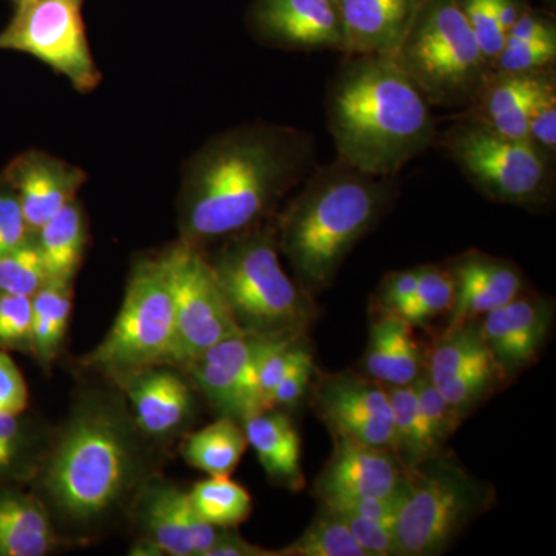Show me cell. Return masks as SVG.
Returning <instances> with one entry per match:
<instances>
[{"instance_id": "44dd1931", "label": "cell", "mask_w": 556, "mask_h": 556, "mask_svg": "<svg viewBox=\"0 0 556 556\" xmlns=\"http://www.w3.org/2000/svg\"><path fill=\"white\" fill-rule=\"evenodd\" d=\"M552 70L555 67L533 73H490L464 115L506 137L527 139L530 109Z\"/></svg>"}, {"instance_id": "2e32d148", "label": "cell", "mask_w": 556, "mask_h": 556, "mask_svg": "<svg viewBox=\"0 0 556 556\" xmlns=\"http://www.w3.org/2000/svg\"><path fill=\"white\" fill-rule=\"evenodd\" d=\"M552 320L554 308L548 300L525 294L481 317L482 339L506 378L536 362Z\"/></svg>"}, {"instance_id": "d590c367", "label": "cell", "mask_w": 556, "mask_h": 556, "mask_svg": "<svg viewBox=\"0 0 556 556\" xmlns=\"http://www.w3.org/2000/svg\"><path fill=\"white\" fill-rule=\"evenodd\" d=\"M456 3L463 11L471 31L477 36L485 61L492 68L493 62L506 42V33L497 20L496 0H456Z\"/></svg>"}, {"instance_id": "7c38bea8", "label": "cell", "mask_w": 556, "mask_h": 556, "mask_svg": "<svg viewBox=\"0 0 556 556\" xmlns=\"http://www.w3.org/2000/svg\"><path fill=\"white\" fill-rule=\"evenodd\" d=\"M313 407L332 437L393 450V412L379 380L351 371L321 376Z\"/></svg>"}, {"instance_id": "4316f807", "label": "cell", "mask_w": 556, "mask_h": 556, "mask_svg": "<svg viewBox=\"0 0 556 556\" xmlns=\"http://www.w3.org/2000/svg\"><path fill=\"white\" fill-rule=\"evenodd\" d=\"M493 365L497 367L482 339L478 320H470L450 324L447 331L431 348L426 372L431 382H439L459 372Z\"/></svg>"}, {"instance_id": "7bdbcfd3", "label": "cell", "mask_w": 556, "mask_h": 556, "mask_svg": "<svg viewBox=\"0 0 556 556\" xmlns=\"http://www.w3.org/2000/svg\"><path fill=\"white\" fill-rule=\"evenodd\" d=\"M399 501H401V495L394 497L358 496L336 497V500L321 501V504L331 508V510L338 511V514L372 519V521L382 522V525L390 526L393 529Z\"/></svg>"}, {"instance_id": "8fae6325", "label": "cell", "mask_w": 556, "mask_h": 556, "mask_svg": "<svg viewBox=\"0 0 556 556\" xmlns=\"http://www.w3.org/2000/svg\"><path fill=\"white\" fill-rule=\"evenodd\" d=\"M0 50L30 54L89 93L102 75L91 54L83 17V0H30L14 7L0 31Z\"/></svg>"}, {"instance_id": "5b68a950", "label": "cell", "mask_w": 556, "mask_h": 556, "mask_svg": "<svg viewBox=\"0 0 556 556\" xmlns=\"http://www.w3.org/2000/svg\"><path fill=\"white\" fill-rule=\"evenodd\" d=\"M207 260L241 331L303 336L314 320L311 295L281 266L276 226L270 223L222 240Z\"/></svg>"}, {"instance_id": "7a4b0ae2", "label": "cell", "mask_w": 556, "mask_h": 556, "mask_svg": "<svg viewBox=\"0 0 556 556\" xmlns=\"http://www.w3.org/2000/svg\"><path fill=\"white\" fill-rule=\"evenodd\" d=\"M338 159L367 174L397 177L434 146L430 102L393 54H346L327 94Z\"/></svg>"}, {"instance_id": "f6af8a7d", "label": "cell", "mask_w": 556, "mask_h": 556, "mask_svg": "<svg viewBox=\"0 0 556 556\" xmlns=\"http://www.w3.org/2000/svg\"><path fill=\"white\" fill-rule=\"evenodd\" d=\"M314 371H316V365H314L313 357L300 364L298 368L292 369L287 378L278 383L276 391H274L273 397H270L269 409L288 408L298 404L300 399L305 396L306 391H308Z\"/></svg>"}, {"instance_id": "f35d334b", "label": "cell", "mask_w": 556, "mask_h": 556, "mask_svg": "<svg viewBox=\"0 0 556 556\" xmlns=\"http://www.w3.org/2000/svg\"><path fill=\"white\" fill-rule=\"evenodd\" d=\"M21 416L0 415V478L16 471L30 453V434Z\"/></svg>"}, {"instance_id": "83f0119b", "label": "cell", "mask_w": 556, "mask_h": 556, "mask_svg": "<svg viewBox=\"0 0 556 556\" xmlns=\"http://www.w3.org/2000/svg\"><path fill=\"white\" fill-rule=\"evenodd\" d=\"M192 510L201 521L219 529H233L247 521L252 511L248 490L229 477H208L188 492Z\"/></svg>"}, {"instance_id": "1f68e13d", "label": "cell", "mask_w": 556, "mask_h": 556, "mask_svg": "<svg viewBox=\"0 0 556 556\" xmlns=\"http://www.w3.org/2000/svg\"><path fill=\"white\" fill-rule=\"evenodd\" d=\"M49 280L35 233L0 257V294L33 298Z\"/></svg>"}, {"instance_id": "4fadbf2b", "label": "cell", "mask_w": 556, "mask_h": 556, "mask_svg": "<svg viewBox=\"0 0 556 556\" xmlns=\"http://www.w3.org/2000/svg\"><path fill=\"white\" fill-rule=\"evenodd\" d=\"M248 22L266 46L346 54L345 30L334 0H252Z\"/></svg>"}, {"instance_id": "6da1fadb", "label": "cell", "mask_w": 556, "mask_h": 556, "mask_svg": "<svg viewBox=\"0 0 556 556\" xmlns=\"http://www.w3.org/2000/svg\"><path fill=\"white\" fill-rule=\"evenodd\" d=\"M316 166L317 142L309 131L270 123L222 131L186 166L179 240L203 249L268 222Z\"/></svg>"}, {"instance_id": "4dcf8cb0", "label": "cell", "mask_w": 556, "mask_h": 556, "mask_svg": "<svg viewBox=\"0 0 556 556\" xmlns=\"http://www.w3.org/2000/svg\"><path fill=\"white\" fill-rule=\"evenodd\" d=\"M455 294V280L445 265H422L415 294L399 317L412 327L427 324L442 314L452 313Z\"/></svg>"}, {"instance_id": "bcb514c9", "label": "cell", "mask_w": 556, "mask_h": 556, "mask_svg": "<svg viewBox=\"0 0 556 556\" xmlns=\"http://www.w3.org/2000/svg\"><path fill=\"white\" fill-rule=\"evenodd\" d=\"M206 556H277V551L254 546L239 533L223 529L214 546L208 548Z\"/></svg>"}, {"instance_id": "ac0fdd59", "label": "cell", "mask_w": 556, "mask_h": 556, "mask_svg": "<svg viewBox=\"0 0 556 556\" xmlns=\"http://www.w3.org/2000/svg\"><path fill=\"white\" fill-rule=\"evenodd\" d=\"M455 280V305L450 324L479 320L490 311L522 294L525 277L514 262L485 252H464L445 265Z\"/></svg>"}, {"instance_id": "52a82bcc", "label": "cell", "mask_w": 556, "mask_h": 556, "mask_svg": "<svg viewBox=\"0 0 556 556\" xmlns=\"http://www.w3.org/2000/svg\"><path fill=\"white\" fill-rule=\"evenodd\" d=\"M393 58L431 108L466 110L492 73L456 0H427Z\"/></svg>"}, {"instance_id": "60d3db41", "label": "cell", "mask_w": 556, "mask_h": 556, "mask_svg": "<svg viewBox=\"0 0 556 556\" xmlns=\"http://www.w3.org/2000/svg\"><path fill=\"white\" fill-rule=\"evenodd\" d=\"M420 266L404 270H394L383 278L376 292V306L383 316H401L408 305L419 281Z\"/></svg>"}, {"instance_id": "e575fe53", "label": "cell", "mask_w": 556, "mask_h": 556, "mask_svg": "<svg viewBox=\"0 0 556 556\" xmlns=\"http://www.w3.org/2000/svg\"><path fill=\"white\" fill-rule=\"evenodd\" d=\"M556 36L526 42H506L492 65V72L533 73L555 67Z\"/></svg>"}, {"instance_id": "7402d4cb", "label": "cell", "mask_w": 556, "mask_h": 556, "mask_svg": "<svg viewBox=\"0 0 556 556\" xmlns=\"http://www.w3.org/2000/svg\"><path fill=\"white\" fill-rule=\"evenodd\" d=\"M241 426L266 475L292 492L302 490L305 485L300 464L302 445L292 420L278 408H270L244 417Z\"/></svg>"}, {"instance_id": "603a6c76", "label": "cell", "mask_w": 556, "mask_h": 556, "mask_svg": "<svg viewBox=\"0 0 556 556\" xmlns=\"http://www.w3.org/2000/svg\"><path fill=\"white\" fill-rule=\"evenodd\" d=\"M58 543L49 510L21 492L0 495V556H43Z\"/></svg>"}, {"instance_id": "ffe728a7", "label": "cell", "mask_w": 556, "mask_h": 556, "mask_svg": "<svg viewBox=\"0 0 556 556\" xmlns=\"http://www.w3.org/2000/svg\"><path fill=\"white\" fill-rule=\"evenodd\" d=\"M346 54H394L427 0H334Z\"/></svg>"}, {"instance_id": "7dc6e473", "label": "cell", "mask_w": 556, "mask_h": 556, "mask_svg": "<svg viewBox=\"0 0 556 556\" xmlns=\"http://www.w3.org/2000/svg\"><path fill=\"white\" fill-rule=\"evenodd\" d=\"M14 3V7L22 5V3L30 2V0H11Z\"/></svg>"}, {"instance_id": "d6a6232c", "label": "cell", "mask_w": 556, "mask_h": 556, "mask_svg": "<svg viewBox=\"0 0 556 556\" xmlns=\"http://www.w3.org/2000/svg\"><path fill=\"white\" fill-rule=\"evenodd\" d=\"M413 383L428 442L434 452L441 453L447 439L463 422L464 416L441 396L424 369Z\"/></svg>"}, {"instance_id": "f1b7e54d", "label": "cell", "mask_w": 556, "mask_h": 556, "mask_svg": "<svg viewBox=\"0 0 556 556\" xmlns=\"http://www.w3.org/2000/svg\"><path fill=\"white\" fill-rule=\"evenodd\" d=\"M387 390L393 412V452L408 470L438 453L428 442L417 405L415 383L387 386Z\"/></svg>"}, {"instance_id": "d6986e66", "label": "cell", "mask_w": 556, "mask_h": 556, "mask_svg": "<svg viewBox=\"0 0 556 556\" xmlns=\"http://www.w3.org/2000/svg\"><path fill=\"white\" fill-rule=\"evenodd\" d=\"M115 380L129 397L135 424L148 437H169L185 426L192 413L189 383L164 365L139 369Z\"/></svg>"}, {"instance_id": "ee69618b", "label": "cell", "mask_w": 556, "mask_h": 556, "mask_svg": "<svg viewBox=\"0 0 556 556\" xmlns=\"http://www.w3.org/2000/svg\"><path fill=\"white\" fill-rule=\"evenodd\" d=\"M27 408V382L10 354L0 350V415H24Z\"/></svg>"}, {"instance_id": "d4e9b609", "label": "cell", "mask_w": 556, "mask_h": 556, "mask_svg": "<svg viewBox=\"0 0 556 556\" xmlns=\"http://www.w3.org/2000/svg\"><path fill=\"white\" fill-rule=\"evenodd\" d=\"M248 448L240 420L222 416L211 426L189 434L182 442L186 463L207 477H230Z\"/></svg>"}, {"instance_id": "b9f144b4", "label": "cell", "mask_w": 556, "mask_h": 556, "mask_svg": "<svg viewBox=\"0 0 556 556\" xmlns=\"http://www.w3.org/2000/svg\"><path fill=\"white\" fill-rule=\"evenodd\" d=\"M329 508V507H328ZM334 511V510H332ZM338 514V511H334ZM367 556H396L393 529L372 519L338 514Z\"/></svg>"}, {"instance_id": "c3c4849f", "label": "cell", "mask_w": 556, "mask_h": 556, "mask_svg": "<svg viewBox=\"0 0 556 556\" xmlns=\"http://www.w3.org/2000/svg\"><path fill=\"white\" fill-rule=\"evenodd\" d=\"M548 3H552V5H555L556 0H547Z\"/></svg>"}, {"instance_id": "8992f818", "label": "cell", "mask_w": 556, "mask_h": 556, "mask_svg": "<svg viewBox=\"0 0 556 556\" xmlns=\"http://www.w3.org/2000/svg\"><path fill=\"white\" fill-rule=\"evenodd\" d=\"M493 501L489 482L442 452L408 468L393 527L396 556L444 554Z\"/></svg>"}, {"instance_id": "e0dca14e", "label": "cell", "mask_w": 556, "mask_h": 556, "mask_svg": "<svg viewBox=\"0 0 556 556\" xmlns=\"http://www.w3.org/2000/svg\"><path fill=\"white\" fill-rule=\"evenodd\" d=\"M20 200L31 233L76 200L87 174L75 164L51 153L30 150L17 156L5 177Z\"/></svg>"}, {"instance_id": "ab89813d", "label": "cell", "mask_w": 556, "mask_h": 556, "mask_svg": "<svg viewBox=\"0 0 556 556\" xmlns=\"http://www.w3.org/2000/svg\"><path fill=\"white\" fill-rule=\"evenodd\" d=\"M16 192L5 178L0 181V257L30 236Z\"/></svg>"}, {"instance_id": "836d02e7", "label": "cell", "mask_w": 556, "mask_h": 556, "mask_svg": "<svg viewBox=\"0 0 556 556\" xmlns=\"http://www.w3.org/2000/svg\"><path fill=\"white\" fill-rule=\"evenodd\" d=\"M504 379H506V375L503 369L493 365V367L470 369V371L459 372V375L431 383L441 393V396L464 416L468 409L477 407L479 402L489 397L490 393L496 390L501 380Z\"/></svg>"}, {"instance_id": "30bf717a", "label": "cell", "mask_w": 556, "mask_h": 556, "mask_svg": "<svg viewBox=\"0 0 556 556\" xmlns=\"http://www.w3.org/2000/svg\"><path fill=\"white\" fill-rule=\"evenodd\" d=\"M169 285L177 328L174 367L186 364L241 329L203 249L178 240L159 255Z\"/></svg>"}, {"instance_id": "3957f363", "label": "cell", "mask_w": 556, "mask_h": 556, "mask_svg": "<svg viewBox=\"0 0 556 556\" xmlns=\"http://www.w3.org/2000/svg\"><path fill=\"white\" fill-rule=\"evenodd\" d=\"M397 177H378L336 160L311 172L276 215L278 251L309 295L331 287L354 247L397 199Z\"/></svg>"}, {"instance_id": "ba28073f", "label": "cell", "mask_w": 556, "mask_h": 556, "mask_svg": "<svg viewBox=\"0 0 556 556\" xmlns=\"http://www.w3.org/2000/svg\"><path fill=\"white\" fill-rule=\"evenodd\" d=\"M467 181L486 200L538 208L554 192V159L529 139L500 134L481 121L463 115L437 142Z\"/></svg>"}, {"instance_id": "484cf974", "label": "cell", "mask_w": 556, "mask_h": 556, "mask_svg": "<svg viewBox=\"0 0 556 556\" xmlns=\"http://www.w3.org/2000/svg\"><path fill=\"white\" fill-rule=\"evenodd\" d=\"M73 306V280L49 278L31 298V345L47 367L60 353Z\"/></svg>"}, {"instance_id": "74e56055", "label": "cell", "mask_w": 556, "mask_h": 556, "mask_svg": "<svg viewBox=\"0 0 556 556\" xmlns=\"http://www.w3.org/2000/svg\"><path fill=\"white\" fill-rule=\"evenodd\" d=\"M0 346L33 353L30 298L0 294Z\"/></svg>"}, {"instance_id": "9a60e30c", "label": "cell", "mask_w": 556, "mask_h": 556, "mask_svg": "<svg viewBox=\"0 0 556 556\" xmlns=\"http://www.w3.org/2000/svg\"><path fill=\"white\" fill-rule=\"evenodd\" d=\"M137 517L144 541L170 556H206L223 529L197 517L188 492L167 484H149L138 497Z\"/></svg>"}, {"instance_id": "277c9868", "label": "cell", "mask_w": 556, "mask_h": 556, "mask_svg": "<svg viewBox=\"0 0 556 556\" xmlns=\"http://www.w3.org/2000/svg\"><path fill=\"white\" fill-rule=\"evenodd\" d=\"M138 470L127 417L115 405L90 401L51 450L42 486L62 517L83 525L118 506L137 482Z\"/></svg>"}, {"instance_id": "5bb4252c", "label": "cell", "mask_w": 556, "mask_h": 556, "mask_svg": "<svg viewBox=\"0 0 556 556\" xmlns=\"http://www.w3.org/2000/svg\"><path fill=\"white\" fill-rule=\"evenodd\" d=\"M407 468L391 448L334 438V452L314 481L320 501L401 495Z\"/></svg>"}, {"instance_id": "9c48e42d", "label": "cell", "mask_w": 556, "mask_h": 556, "mask_svg": "<svg viewBox=\"0 0 556 556\" xmlns=\"http://www.w3.org/2000/svg\"><path fill=\"white\" fill-rule=\"evenodd\" d=\"M177 350L174 302L159 257L139 260L127 281L115 324L83 367L116 379L129 372L174 365Z\"/></svg>"}, {"instance_id": "f546056e", "label": "cell", "mask_w": 556, "mask_h": 556, "mask_svg": "<svg viewBox=\"0 0 556 556\" xmlns=\"http://www.w3.org/2000/svg\"><path fill=\"white\" fill-rule=\"evenodd\" d=\"M277 556H367L338 514L321 504L317 517L294 543Z\"/></svg>"}, {"instance_id": "cb8c5ba5", "label": "cell", "mask_w": 556, "mask_h": 556, "mask_svg": "<svg viewBox=\"0 0 556 556\" xmlns=\"http://www.w3.org/2000/svg\"><path fill=\"white\" fill-rule=\"evenodd\" d=\"M49 278L73 280L86 252L87 223L78 201H72L35 232Z\"/></svg>"}, {"instance_id": "8d00e7d4", "label": "cell", "mask_w": 556, "mask_h": 556, "mask_svg": "<svg viewBox=\"0 0 556 556\" xmlns=\"http://www.w3.org/2000/svg\"><path fill=\"white\" fill-rule=\"evenodd\" d=\"M527 139L541 152L555 159L556 153V75L548 73L529 113Z\"/></svg>"}]
</instances>
